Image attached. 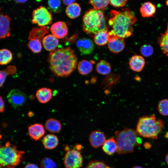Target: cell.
Masks as SVG:
<instances>
[{"instance_id": "8fae6325", "label": "cell", "mask_w": 168, "mask_h": 168, "mask_svg": "<svg viewBox=\"0 0 168 168\" xmlns=\"http://www.w3.org/2000/svg\"><path fill=\"white\" fill-rule=\"evenodd\" d=\"M11 20L9 16L5 15L1 12L0 8V39L10 36V22Z\"/></svg>"}, {"instance_id": "484cf974", "label": "cell", "mask_w": 168, "mask_h": 168, "mask_svg": "<svg viewBox=\"0 0 168 168\" xmlns=\"http://www.w3.org/2000/svg\"><path fill=\"white\" fill-rule=\"evenodd\" d=\"M108 30L100 31L94 35L95 43L99 46H103L108 43Z\"/></svg>"}, {"instance_id": "60d3db41", "label": "cell", "mask_w": 168, "mask_h": 168, "mask_svg": "<svg viewBox=\"0 0 168 168\" xmlns=\"http://www.w3.org/2000/svg\"><path fill=\"white\" fill-rule=\"evenodd\" d=\"M143 146L145 148L147 149H150L152 146L151 143L148 142H145L143 144Z\"/></svg>"}, {"instance_id": "cb8c5ba5", "label": "cell", "mask_w": 168, "mask_h": 168, "mask_svg": "<svg viewBox=\"0 0 168 168\" xmlns=\"http://www.w3.org/2000/svg\"><path fill=\"white\" fill-rule=\"evenodd\" d=\"M81 11L80 5L74 2L68 6L66 9V13L71 19H74L79 16Z\"/></svg>"}, {"instance_id": "f35d334b", "label": "cell", "mask_w": 168, "mask_h": 168, "mask_svg": "<svg viewBox=\"0 0 168 168\" xmlns=\"http://www.w3.org/2000/svg\"><path fill=\"white\" fill-rule=\"evenodd\" d=\"M24 168H39L38 166L36 165L30 163L26 165Z\"/></svg>"}, {"instance_id": "e0dca14e", "label": "cell", "mask_w": 168, "mask_h": 168, "mask_svg": "<svg viewBox=\"0 0 168 168\" xmlns=\"http://www.w3.org/2000/svg\"><path fill=\"white\" fill-rule=\"evenodd\" d=\"M36 97L40 102L45 104L51 99L52 92L51 90L46 87H42L37 90L36 93Z\"/></svg>"}, {"instance_id": "5b68a950", "label": "cell", "mask_w": 168, "mask_h": 168, "mask_svg": "<svg viewBox=\"0 0 168 168\" xmlns=\"http://www.w3.org/2000/svg\"><path fill=\"white\" fill-rule=\"evenodd\" d=\"M117 150L120 154L131 153L135 148L140 144L141 141L138 137L136 131L130 128H126L115 132Z\"/></svg>"}, {"instance_id": "7a4b0ae2", "label": "cell", "mask_w": 168, "mask_h": 168, "mask_svg": "<svg viewBox=\"0 0 168 168\" xmlns=\"http://www.w3.org/2000/svg\"><path fill=\"white\" fill-rule=\"evenodd\" d=\"M111 18L108 23L112 30L110 31L115 35L123 38L128 37L133 34L132 26L137 21L134 13L129 8L121 11L111 10Z\"/></svg>"}, {"instance_id": "e575fe53", "label": "cell", "mask_w": 168, "mask_h": 168, "mask_svg": "<svg viewBox=\"0 0 168 168\" xmlns=\"http://www.w3.org/2000/svg\"><path fill=\"white\" fill-rule=\"evenodd\" d=\"M153 47L149 44H145L142 46L140 48L141 54L144 56L148 57L152 55L153 52Z\"/></svg>"}, {"instance_id": "d6a6232c", "label": "cell", "mask_w": 168, "mask_h": 168, "mask_svg": "<svg viewBox=\"0 0 168 168\" xmlns=\"http://www.w3.org/2000/svg\"><path fill=\"white\" fill-rule=\"evenodd\" d=\"M158 109L161 114L168 115V99H164L161 100L158 104Z\"/></svg>"}, {"instance_id": "7dc6e473", "label": "cell", "mask_w": 168, "mask_h": 168, "mask_svg": "<svg viewBox=\"0 0 168 168\" xmlns=\"http://www.w3.org/2000/svg\"><path fill=\"white\" fill-rule=\"evenodd\" d=\"M166 4L168 6V0H167L166 1Z\"/></svg>"}, {"instance_id": "ee69618b", "label": "cell", "mask_w": 168, "mask_h": 168, "mask_svg": "<svg viewBox=\"0 0 168 168\" xmlns=\"http://www.w3.org/2000/svg\"><path fill=\"white\" fill-rule=\"evenodd\" d=\"M165 34L168 35V25H167V30L166 31Z\"/></svg>"}, {"instance_id": "7c38bea8", "label": "cell", "mask_w": 168, "mask_h": 168, "mask_svg": "<svg viewBox=\"0 0 168 168\" xmlns=\"http://www.w3.org/2000/svg\"><path fill=\"white\" fill-rule=\"evenodd\" d=\"M52 35L58 39L63 38L68 34V27L65 23L61 21L54 23L50 27Z\"/></svg>"}, {"instance_id": "1f68e13d", "label": "cell", "mask_w": 168, "mask_h": 168, "mask_svg": "<svg viewBox=\"0 0 168 168\" xmlns=\"http://www.w3.org/2000/svg\"><path fill=\"white\" fill-rule=\"evenodd\" d=\"M28 46L29 48L34 53H39L42 50L41 44L40 40L38 39H31L28 44Z\"/></svg>"}, {"instance_id": "74e56055", "label": "cell", "mask_w": 168, "mask_h": 168, "mask_svg": "<svg viewBox=\"0 0 168 168\" xmlns=\"http://www.w3.org/2000/svg\"><path fill=\"white\" fill-rule=\"evenodd\" d=\"M5 103L2 97L0 96V113H3L5 110Z\"/></svg>"}, {"instance_id": "83f0119b", "label": "cell", "mask_w": 168, "mask_h": 168, "mask_svg": "<svg viewBox=\"0 0 168 168\" xmlns=\"http://www.w3.org/2000/svg\"><path fill=\"white\" fill-rule=\"evenodd\" d=\"M12 53L8 49H0V65L8 64L12 61Z\"/></svg>"}, {"instance_id": "d590c367", "label": "cell", "mask_w": 168, "mask_h": 168, "mask_svg": "<svg viewBox=\"0 0 168 168\" xmlns=\"http://www.w3.org/2000/svg\"><path fill=\"white\" fill-rule=\"evenodd\" d=\"M85 168H112L103 162L98 161L90 162Z\"/></svg>"}, {"instance_id": "30bf717a", "label": "cell", "mask_w": 168, "mask_h": 168, "mask_svg": "<svg viewBox=\"0 0 168 168\" xmlns=\"http://www.w3.org/2000/svg\"><path fill=\"white\" fill-rule=\"evenodd\" d=\"M108 47L112 52L118 53L122 51L125 47L124 38L115 35L110 31H108Z\"/></svg>"}, {"instance_id": "d6986e66", "label": "cell", "mask_w": 168, "mask_h": 168, "mask_svg": "<svg viewBox=\"0 0 168 168\" xmlns=\"http://www.w3.org/2000/svg\"><path fill=\"white\" fill-rule=\"evenodd\" d=\"M140 11L142 17H152L156 12V7L155 4L151 2H146L141 6Z\"/></svg>"}, {"instance_id": "ba28073f", "label": "cell", "mask_w": 168, "mask_h": 168, "mask_svg": "<svg viewBox=\"0 0 168 168\" xmlns=\"http://www.w3.org/2000/svg\"><path fill=\"white\" fill-rule=\"evenodd\" d=\"M64 164L66 168H80L82 166L83 158L80 152L76 149H71L66 147Z\"/></svg>"}, {"instance_id": "9c48e42d", "label": "cell", "mask_w": 168, "mask_h": 168, "mask_svg": "<svg viewBox=\"0 0 168 168\" xmlns=\"http://www.w3.org/2000/svg\"><path fill=\"white\" fill-rule=\"evenodd\" d=\"M7 99L9 103L15 108L22 106L26 102V95L21 91L17 89H13L8 93Z\"/></svg>"}, {"instance_id": "2e32d148", "label": "cell", "mask_w": 168, "mask_h": 168, "mask_svg": "<svg viewBox=\"0 0 168 168\" xmlns=\"http://www.w3.org/2000/svg\"><path fill=\"white\" fill-rule=\"evenodd\" d=\"M130 69L136 72H140L145 64L144 58L141 56L135 55L132 57L129 61Z\"/></svg>"}, {"instance_id": "ab89813d", "label": "cell", "mask_w": 168, "mask_h": 168, "mask_svg": "<svg viewBox=\"0 0 168 168\" xmlns=\"http://www.w3.org/2000/svg\"><path fill=\"white\" fill-rule=\"evenodd\" d=\"M63 3L65 5H68V6L71 4L75 2V0H63Z\"/></svg>"}, {"instance_id": "b9f144b4", "label": "cell", "mask_w": 168, "mask_h": 168, "mask_svg": "<svg viewBox=\"0 0 168 168\" xmlns=\"http://www.w3.org/2000/svg\"><path fill=\"white\" fill-rule=\"evenodd\" d=\"M166 161L167 164L168 165V153L166 155Z\"/></svg>"}, {"instance_id": "52a82bcc", "label": "cell", "mask_w": 168, "mask_h": 168, "mask_svg": "<svg viewBox=\"0 0 168 168\" xmlns=\"http://www.w3.org/2000/svg\"><path fill=\"white\" fill-rule=\"evenodd\" d=\"M52 21L51 13L44 7L40 6L33 10L32 23L41 27L50 24Z\"/></svg>"}, {"instance_id": "6da1fadb", "label": "cell", "mask_w": 168, "mask_h": 168, "mask_svg": "<svg viewBox=\"0 0 168 168\" xmlns=\"http://www.w3.org/2000/svg\"><path fill=\"white\" fill-rule=\"evenodd\" d=\"M49 68L55 76H69L77 66V58L74 51L69 47L58 49L49 54Z\"/></svg>"}, {"instance_id": "277c9868", "label": "cell", "mask_w": 168, "mask_h": 168, "mask_svg": "<svg viewBox=\"0 0 168 168\" xmlns=\"http://www.w3.org/2000/svg\"><path fill=\"white\" fill-rule=\"evenodd\" d=\"M82 26L85 32L94 36L98 32L108 30L103 12L94 9L85 12L82 18Z\"/></svg>"}, {"instance_id": "f6af8a7d", "label": "cell", "mask_w": 168, "mask_h": 168, "mask_svg": "<svg viewBox=\"0 0 168 168\" xmlns=\"http://www.w3.org/2000/svg\"><path fill=\"white\" fill-rule=\"evenodd\" d=\"M133 168H143L142 167L138 166H135L133 167Z\"/></svg>"}, {"instance_id": "ac0fdd59", "label": "cell", "mask_w": 168, "mask_h": 168, "mask_svg": "<svg viewBox=\"0 0 168 168\" xmlns=\"http://www.w3.org/2000/svg\"><path fill=\"white\" fill-rule=\"evenodd\" d=\"M42 42L44 49L47 50L51 51L55 50L59 43L57 38L52 35H49L45 36Z\"/></svg>"}, {"instance_id": "7402d4cb", "label": "cell", "mask_w": 168, "mask_h": 168, "mask_svg": "<svg viewBox=\"0 0 168 168\" xmlns=\"http://www.w3.org/2000/svg\"><path fill=\"white\" fill-rule=\"evenodd\" d=\"M45 126L48 131L53 133L59 132L62 127L60 122L53 118H50L47 120L45 122Z\"/></svg>"}, {"instance_id": "5bb4252c", "label": "cell", "mask_w": 168, "mask_h": 168, "mask_svg": "<svg viewBox=\"0 0 168 168\" xmlns=\"http://www.w3.org/2000/svg\"><path fill=\"white\" fill-rule=\"evenodd\" d=\"M89 139L91 146L97 148L103 144L105 141V137L102 132L95 130L92 131L90 134Z\"/></svg>"}, {"instance_id": "ffe728a7", "label": "cell", "mask_w": 168, "mask_h": 168, "mask_svg": "<svg viewBox=\"0 0 168 168\" xmlns=\"http://www.w3.org/2000/svg\"><path fill=\"white\" fill-rule=\"evenodd\" d=\"M42 142L46 149H52L58 145V139L56 136L52 134H49L43 138Z\"/></svg>"}, {"instance_id": "836d02e7", "label": "cell", "mask_w": 168, "mask_h": 168, "mask_svg": "<svg viewBox=\"0 0 168 168\" xmlns=\"http://www.w3.org/2000/svg\"><path fill=\"white\" fill-rule=\"evenodd\" d=\"M41 168H56V164L51 159L45 157L41 161L40 163Z\"/></svg>"}, {"instance_id": "4fadbf2b", "label": "cell", "mask_w": 168, "mask_h": 168, "mask_svg": "<svg viewBox=\"0 0 168 168\" xmlns=\"http://www.w3.org/2000/svg\"><path fill=\"white\" fill-rule=\"evenodd\" d=\"M76 45L79 51L84 54H90L94 49L95 45L90 39L82 38L76 42Z\"/></svg>"}, {"instance_id": "f1b7e54d", "label": "cell", "mask_w": 168, "mask_h": 168, "mask_svg": "<svg viewBox=\"0 0 168 168\" xmlns=\"http://www.w3.org/2000/svg\"><path fill=\"white\" fill-rule=\"evenodd\" d=\"M158 42L163 53L168 57V35L161 34L158 38Z\"/></svg>"}, {"instance_id": "7bdbcfd3", "label": "cell", "mask_w": 168, "mask_h": 168, "mask_svg": "<svg viewBox=\"0 0 168 168\" xmlns=\"http://www.w3.org/2000/svg\"><path fill=\"white\" fill-rule=\"evenodd\" d=\"M26 1H26V0L16 1V2H17L18 3H23L25 2H26Z\"/></svg>"}, {"instance_id": "3957f363", "label": "cell", "mask_w": 168, "mask_h": 168, "mask_svg": "<svg viewBox=\"0 0 168 168\" xmlns=\"http://www.w3.org/2000/svg\"><path fill=\"white\" fill-rule=\"evenodd\" d=\"M164 126L163 121L157 119L155 115L144 116L139 119L136 131L140 136L155 139L157 138Z\"/></svg>"}, {"instance_id": "c3c4849f", "label": "cell", "mask_w": 168, "mask_h": 168, "mask_svg": "<svg viewBox=\"0 0 168 168\" xmlns=\"http://www.w3.org/2000/svg\"><path fill=\"white\" fill-rule=\"evenodd\" d=\"M9 168H15V167H10Z\"/></svg>"}, {"instance_id": "8992f818", "label": "cell", "mask_w": 168, "mask_h": 168, "mask_svg": "<svg viewBox=\"0 0 168 168\" xmlns=\"http://www.w3.org/2000/svg\"><path fill=\"white\" fill-rule=\"evenodd\" d=\"M24 152L18 150L10 142L0 145V168L15 167L22 161Z\"/></svg>"}, {"instance_id": "9a60e30c", "label": "cell", "mask_w": 168, "mask_h": 168, "mask_svg": "<svg viewBox=\"0 0 168 168\" xmlns=\"http://www.w3.org/2000/svg\"><path fill=\"white\" fill-rule=\"evenodd\" d=\"M28 132L29 136L35 141L40 139L45 133L43 126L40 123L30 125L28 127Z\"/></svg>"}, {"instance_id": "44dd1931", "label": "cell", "mask_w": 168, "mask_h": 168, "mask_svg": "<svg viewBox=\"0 0 168 168\" xmlns=\"http://www.w3.org/2000/svg\"><path fill=\"white\" fill-rule=\"evenodd\" d=\"M104 152L109 155H112L117 151V147L115 140L111 138L106 140L102 147Z\"/></svg>"}, {"instance_id": "bcb514c9", "label": "cell", "mask_w": 168, "mask_h": 168, "mask_svg": "<svg viewBox=\"0 0 168 168\" xmlns=\"http://www.w3.org/2000/svg\"><path fill=\"white\" fill-rule=\"evenodd\" d=\"M165 137L166 138H168V132L166 133L165 134Z\"/></svg>"}, {"instance_id": "d4e9b609", "label": "cell", "mask_w": 168, "mask_h": 168, "mask_svg": "<svg viewBox=\"0 0 168 168\" xmlns=\"http://www.w3.org/2000/svg\"><path fill=\"white\" fill-rule=\"evenodd\" d=\"M96 70L99 74L105 75L110 73L111 67L110 64L108 62L104 60H101L96 64Z\"/></svg>"}, {"instance_id": "4dcf8cb0", "label": "cell", "mask_w": 168, "mask_h": 168, "mask_svg": "<svg viewBox=\"0 0 168 168\" xmlns=\"http://www.w3.org/2000/svg\"><path fill=\"white\" fill-rule=\"evenodd\" d=\"M48 4V8L53 13H58L62 10L61 2L60 0H49Z\"/></svg>"}, {"instance_id": "4316f807", "label": "cell", "mask_w": 168, "mask_h": 168, "mask_svg": "<svg viewBox=\"0 0 168 168\" xmlns=\"http://www.w3.org/2000/svg\"><path fill=\"white\" fill-rule=\"evenodd\" d=\"M16 71V67L14 66H8L5 69L0 70V88L2 86L7 77L14 74Z\"/></svg>"}, {"instance_id": "8d00e7d4", "label": "cell", "mask_w": 168, "mask_h": 168, "mask_svg": "<svg viewBox=\"0 0 168 168\" xmlns=\"http://www.w3.org/2000/svg\"><path fill=\"white\" fill-rule=\"evenodd\" d=\"M127 1V0H110L109 3L114 7H124Z\"/></svg>"}, {"instance_id": "603a6c76", "label": "cell", "mask_w": 168, "mask_h": 168, "mask_svg": "<svg viewBox=\"0 0 168 168\" xmlns=\"http://www.w3.org/2000/svg\"><path fill=\"white\" fill-rule=\"evenodd\" d=\"M77 67L79 73L82 75H86L92 70L93 66L91 61L83 60L80 61Z\"/></svg>"}, {"instance_id": "f546056e", "label": "cell", "mask_w": 168, "mask_h": 168, "mask_svg": "<svg viewBox=\"0 0 168 168\" xmlns=\"http://www.w3.org/2000/svg\"><path fill=\"white\" fill-rule=\"evenodd\" d=\"M110 2V0H90L89 3L91 4L94 9L98 10H104Z\"/></svg>"}]
</instances>
